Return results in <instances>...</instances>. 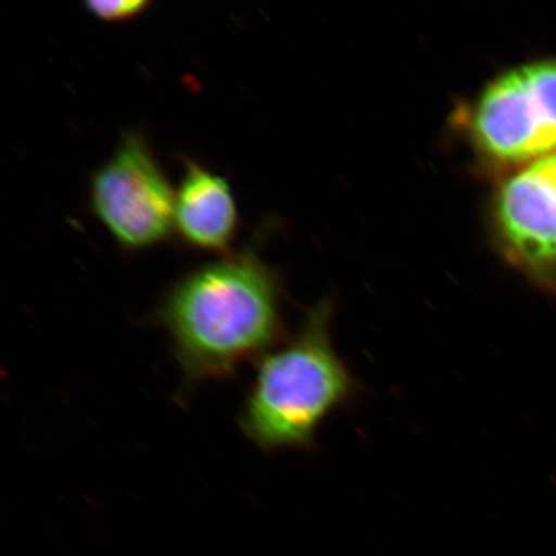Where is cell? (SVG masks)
<instances>
[{
	"label": "cell",
	"instance_id": "5b68a950",
	"mask_svg": "<svg viewBox=\"0 0 556 556\" xmlns=\"http://www.w3.org/2000/svg\"><path fill=\"white\" fill-rule=\"evenodd\" d=\"M497 215L511 262L556 288V152L507 180Z\"/></svg>",
	"mask_w": 556,
	"mask_h": 556
},
{
	"label": "cell",
	"instance_id": "7a4b0ae2",
	"mask_svg": "<svg viewBox=\"0 0 556 556\" xmlns=\"http://www.w3.org/2000/svg\"><path fill=\"white\" fill-rule=\"evenodd\" d=\"M331 308L318 305L301 329L260 359L240 427L264 451L309 448L319 426L361 387L333 348Z\"/></svg>",
	"mask_w": 556,
	"mask_h": 556
},
{
	"label": "cell",
	"instance_id": "277c9868",
	"mask_svg": "<svg viewBox=\"0 0 556 556\" xmlns=\"http://www.w3.org/2000/svg\"><path fill=\"white\" fill-rule=\"evenodd\" d=\"M482 149L500 162L532 164L556 152V59L505 74L486 88L475 115Z\"/></svg>",
	"mask_w": 556,
	"mask_h": 556
},
{
	"label": "cell",
	"instance_id": "3957f363",
	"mask_svg": "<svg viewBox=\"0 0 556 556\" xmlns=\"http://www.w3.org/2000/svg\"><path fill=\"white\" fill-rule=\"evenodd\" d=\"M90 204L117 243L143 250L169 238L176 191L138 131H128L90 180Z\"/></svg>",
	"mask_w": 556,
	"mask_h": 556
},
{
	"label": "cell",
	"instance_id": "8992f818",
	"mask_svg": "<svg viewBox=\"0 0 556 556\" xmlns=\"http://www.w3.org/2000/svg\"><path fill=\"white\" fill-rule=\"evenodd\" d=\"M238 224V205L227 179L187 160L174 205V229L180 239L193 249L226 253Z\"/></svg>",
	"mask_w": 556,
	"mask_h": 556
},
{
	"label": "cell",
	"instance_id": "52a82bcc",
	"mask_svg": "<svg viewBox=\"0 0 556 556\" xmlns=\"http://www.w3.org/2000/svg\"><path fill=\"white\" fill-rule=\"evenodd\" d=\"M150 4L148 0H110V2H88L87 9L96 17L116 23V21H127L141 15Z\"/></svg>",
	"mask_w": 556,
	"mask_h": 556
},
{
	"label": "cell",
	"instance_id": "6da1fadb",
	"mask_svg": "<svg viewBox=\"0 0 556 556\" xmlns=\"http://www.w3.org/2000/svg\"><path fill=\"white\" fill-rule=\"evenodd\" d=\"M157 321L187 386L224 380L283 339L280 285L252 252L229 254L174 283Z\"/></svg>",
	"mask_w": 556,
	"mask_h": 556
}]
</instances>
